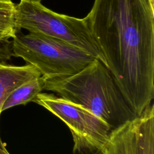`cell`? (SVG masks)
<instances>
[{"label":"cell","mask_w":154,"mask_h":154,"mask_svg":"<svg viewBox=\"0 0 154 154\" xmlns=\"http://www.w3.org/2000/svg\"><path fill=\"white\" fill-rule=\"evenodd\" d=\"M117 85L140 116L154 97V4L94 0L85 17Z\"/></svg>","instance_id":"obj_1"},{"label":"cell","mask_w":154,"mask_h":154,"mask_svg":"<svg viewBox=\"0 0 154 154\" xmlns=\"http://www.w3.org/2000/svg\"><path fill=\"white\" fill-rule=\"evenodd\" d=\"M14 20L17 31L24 29L29 32L61 40L99 60L106 66L85 17L79 19L56 13L40 1L20 0L16 4Z\"/></svg>","instance_id":"obj_4"},{"label":"cell","mask_w":154,"mask_h":154,"mask_svg":"<svg viewBox=\"0 0 154 154\" xmlns=\"http://www.w3.org/2000/svg\"><path fill=\"white\" fill-rule=\"evenodd\" d=\"M41 76L39 70L31 64L15 66L0 60V116L4 101L14 89L23 83ZM0 148L7 149L1 137Z\"/></svg>","instance_id":"obj_6"},{"label":"cell","mask_w":154,"mask_h":154,"mask_svg":"<svg viewBox=\"0 0 154 154\" xmlns=\"http://www.w3.org/2000/svg\"><path fill=\"white\" fill-rule=\"evenodd\" d=\"M135 154H154V105L152 103L138 117Z\"/></svg>","instance_id":"obj_8"},{"label":"cell","mask_w":154,"mask_h":154,"mask_svg":"<svg viewBox=\"0 0 154 154\" xmlns=\"http://www.w3.org/2000/svg\"><path fill=\"white\" fill-rule=\"evenodd\" d=\"M35 1H40V2H41L42 0H35Z\"/></svg>","instance_id":"obj_14"},{"label":"cell","mask_w":154,"mask_h":154,"mask_svg":"<svg viewBox=\"0 0 154 154\" xmlns=\"http://www.w3.org/2000/svg\"><path fill=\"white\" fill-rule=\"evenodd\" d=\"M45 79L43 76L35 78L20 85L7 97L2 106V112L13 106L26 105L32 101L35 96L43 90Z\"/></svg>","instance_id":"obj_9"},{"label":"cell","mask_w":154,"mask_h":154,"mask_svg":"<svg viewBox=\"0 0 154 154\" xmlns=\"http://www.w3.org/2000/svg\"><path fill=\"white\" fill-rule=\"evenodd\" d=\"M150 1H151V2L153 4H154V0H150Z\"/></svg>","instance_id":"obj_13"},{"label":"cell","mask_w":154,"mask_h":154,"mask_svg":"<svg viewBox=\"0 0 154 154\" xmlns=\"http://www.w3.org/2000/svg\"><path fill=\"white\" fill-rule=\"evenodd\" d=\"M13 57L36 67L45 78L64 77L79 72L94 58L61 40L20 31L11 40Z\"/></svg>","instance_id":"obj_3"},{"label":"cell","mask_w":154,"mask_h":154,"mask_svg":"<svg viewBox=\"0 0 154 154\" xmlns=\"http://www.w3.org/2000/svg\"><path fill=\"white\" fill-rule=\"evenodd\" d=\"M138 117L111 131L101 154H135Z\"/></svg>","instance_id":"obj_7"},{"label":"cell","mask_w":154,"mask_h":154,"mask_svg":"<svg viewBox=\"0 0 154 154\" xmlns=\"http://www.w3.org/2000/svg\"><path fill=\"white\" fill-rule=\"evenodd\" d=\"M43 78V90L85 108L112 129L137 117L109 70L98 59L72 75Z\"/></svg>","instance_id":"obj_2"},{"label":"cell","mask_w":154,"mask_h":154,"mask_svg":"<svg viewBox=\"0 0 154 154\" xmlns=\"http://www.w3.org/2000/svg\"><path fill=\"white\" fill-rule=\"evenodd\" d=\"M32 102L69 127L74 143L73 154H101L112 130L105 121L85 108L54 94L41 92Z\"/></svg>","instance_id":"obj_5"},{"label":"cell","mask_w":154,"mask_h":154,"mask_svg":"<svg viewBox=\"0 0 154 154\" xmlns=\"http://www.w3.org/2000/svg\"><path fill=\"white\" fill-rule=\"evenodd\" d=\"M16 4L11 0H0V34L13 38L18 32L14 20Z\"/></svg>","instance_id":"obj_10"},{"label":"cell","mask_w":154,"mask_h":154,"mask_svg":"<svg viewBox=\"0 0 154 154\" xmlns=\"http://www.w3.org/2000/svg\"><path fill=\"white\" fill-rule=\"evenodd\" d=\"M11 57V40L0 34V60L7 61Z\"/></svg>","instance_id":"obj_11"},{"label":"cell","mask_w":154,"mask_h":154,"mask_svg":"<svg viewBox=\"0 0 154 154\" xmlns=\"http://www.w3.org/2000/svg\"><path fill=\"white\" fill-rule=\"evenodd\" d=\"M0 154H10L7 149H2L0 148Z\"/></svg>","instance_id":"obj_12"}]
</instances>
